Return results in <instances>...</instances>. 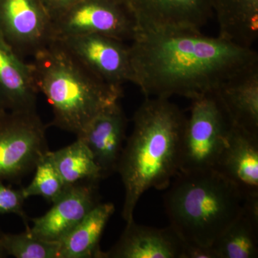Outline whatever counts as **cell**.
I'll return each instance as SVG.
<instances>
[{
    "mask_svg": "<svg viewBox=\"0 0 258 258\" xmlns=\"http://www.w3.org/2000/svg\"><path fill=\"white\" fill-rule=\"evenodd\" d=\"M129 47L133 83L146 98L195 99L258 67L252 47L200 30L139 31Z\"/></svg>",
    "mask_w": 258,
    "mask_h": 258,
    "instance_id": "6da1fadb",
    "label": "cell"
},
{
    "mask_svg": "<svg viewBox=\"0 0 258 258\" xmlns=\"http://www.w3.org/2000/svg\"><path fill=\"white\" fill-rule=\"evenodd\" d=\"M186 117L169 98H146L133 117V130L118 161L124 187L121 216L134 220L139 200L147 190L167 189L179 172Z\"/></svg>",
    "mask_w": 258,
    "mask_h": 258,
    "instance_id": "7a4b0ae2",
    "label": "cell"
},
{
    "mask_svg": "<svg viewBox=\"0 0 258 258\" xmlns=\"http://www.w3.org/2000/svg\"><path fill=\"white\" fill-rule=\"evenodd\" d=\"M32 57L37 90L52 108L50 125L78 137L97 115L123 96V88L98 79L57 40Z\"/></svg>",
    "mask_w": 258,
    "mask_h": 258,
    "instance_id": "3957f363",
    "label": "cell"
},
{
    "mask_svg": "<svg viewBox=\"0 0 258 258\" xmlns=\"http://www.w3.org/2000/svg\"><path fill=\"white\" fill-rule=\"evenodd\" d=\"M164 195L170 226L184 244L210 247L235 221L245 200L215 170L182 172Z\"/></svg>",
    "mask_w": 258,
    "mask_h": 258,
    "instance_id": "277c9868",
    "label": "cell"
},
{
    "mask_svg": "<svg viewBox=\"0 0 258 258\" xmlns=\"http://www.w3.org/2000/svg\"><path fill=\"white\" fill-rule=\"evenodd\" d=\"M191 101L181 143L182 172L213 169L232 124L215 93Z\"/></svg>",
    "mask_w": 258,
    "mask_h": 258,
    "instance_id": "5b68a950",
    "label": "cell"
},
{
    "mask_svg": "<svg viewBox=\"0 0 258 258\" xmlns=\"http://www.w3.org/2000/svg\"><path fill=\"white\" fill-rule=\"evenodd\" d=\"M47 125L35 112L0 111V181L19 183L48 153Z\"/></svg>",
    "mask_w": 258,
    "mask_h": 258,
    "instance_id": "8992f818",
    "label": "cell"
},
{
    "mask_svg": "<svg viewBox=\"0 0 258 258\" xmlns=\"http://www.w3.org/2000/svg\"><path fill=\"white\" fill-rule=\"evenodd\" d=\"M54 39L101 35L125 42L139 32L133 11L125 0H81L52 18Z\"/></svg>",
    "mask_w": 258,
    "mask_h": 258,
    "instance_id": "52a82bcc",
    "label": "cell"
},
{
    "mask_svg": "<svg viewBox=\"0 0 258 258\" xmlns=\"http://www.w3.org/2000/svg\"><path fill=\"white\" fill-rule=\"evenodd\" d=\"M0 35L22 57H33L55 40L41 0H0Z\"/></svg>",
    "mask_w": 258,
    "mask_h": 258,
    "instance_id": "ba28073f",
    "label": "cell"
},
{
    "mask_svg": "<svg viewBox=\"0 0 258 258\" xmlns=\"http://www.w3.org/2000/svg\"><path fill=\"white\" fill-rule=\"evenodd\" d=\"M89 72L107 84L123 88L134 82L130 47L125 42L101 35L57 39Z\"/></svg>",
    "mask_w": 258,
    "mask_h": 258,
    "instance_id": "9c48e42d",
    "label": "cell"
},
{
    "mask_svg": "<svg viewBox=\"0 0 258 258\" xmlns=\"http://www.w3.org/2000/svg\"><path fill=\"white\" fill-rule=\"evenodd\" d=\"M99 183L84 181L69 186L45 215L31 219L32 227L26 229L42 240L60 242L101 203Z\"/></svg>",
    "mask_w": 258,
    "mask_h": 258,
    "instance_id": "30bf717a",
    "label": "cell"
},
{
    "mask_svg": "<svg viewBox=\"0 0 258 258\" xmlns=\"http://www.w3.org/2000/svg\"><path fill=\"white\" fill-rule=\"evenodd\" d=\"M139 31L200 30L213 15L211 0H125Z\"/></svg>",
    "mask_w": 258,
    "mask_h": 258,
    "instance_id": "8fae6325",
    "label": "cell"
},
{
    "mask_svg": "<svg viewBox=\"0 0 258 258\" xmlns=\"http://www.w3.org/2000/svg\"><path fill=\"white\" fill-rule=\"evenodd\" d=\"M212 170L235 185L245 201L258 200V134L232 124Z\"/></svg>",
    "mask_w": 258,
    "mask_h": 258,
    "instance_id": "7c38bea8",
    "label": "cell"
},
{
    "mask_svg": "<svg viewBox=\"0 0 258 258\" xmlns=\"http://www.w3.org/2000/svg\"><path fill=\"white\" fill-rule=\"evenodd\" d=\"M127 123L124 111L118 102L97 115L76 137L91 151L103 179L117 171L126 140Z\"/></svg>",
    "mask_w": 258,
    "mask_h": 258,
    "instance_id": "4fadbf2b",
    "label": "cell"
},
{
    "mask_svg": "<svg viewBox=\"0 0 258 258\" xmlns=\"http://www.w3.org/2000/svg\"><path fill=\"white\" fill-rule=\"evenodd\" d=\"M184 243L171 226L155 228L126 222L119 240L101 258H181Z\"/></svg>",
    "mask_w": 258,
    "mask_h": 258,
    "instance_id": "5bb4252c",
    "label": "cell"
},
{
    "mask_svg": "<svg viewBox=\"0 0 258 258\" xmlns=\"http://www.w3.org/2000/svg\"><path fill=\"white\" fill-rule=\"evenodd\" d=\"M38 93L31 63L0 35V111H37Z\"/></svg>",
    "mask_w": 258,
    "mask_h": 258,
    "instance_id": "9a60e30c",
    "label": "cell"
},
{
    "mask_svg": "<svg viewBox=\"0 0 258 258\" xmlns=\"http://www.w3.org/2000/svg\"><path fill=\"white\" fill-rule=\"evenodd\" d=\"M215 93L232 124L258 134V67L230 79Z\"/></svg>",
    "mask_w": 258,
    "mask_h": 258,
    "instance_id": "2e32d148",
    "label": "cell"
},
{
    "mask_svg": "<svg viewBox=\"0 0 258 258\" xmlns=\"http://www.w3.org/2000/svg\"><path fill=\"white\" fill-rule=\"evenodd\" d=\"M219 36L252 47L258 38V0H211Z\"/></svg>",
    "mask_w": 258,
    "mask_h": 258,
    "instance_id": "e0dca14e",
    "label": "cell"
},
{
    "mask_svg": "<svg viewBox=\"0 0 258 258\" xmlns=\"http://www.w3.org/2000/svg\"><path fill=\"white\" fill-rule=\"evenodd\" d=\"M114 212L113 203L96 205L59 242V258H101L102 235Z\"/></svg>",
    "mask_w": 258,
    "mask_h": 258,
    "instance_id": "ac0fdd59",
    "label": "cell"
},
{
    "mask_svg": "<svg viewBox=\"0 0 258 258\" xmlns=\"http://www.w3.org/2000/svg\"><path fill=\"white\" fill-rule=\"evenodd\" d=\"M211 247L217 258L258 257V200L245 201L239 216Z\"/></svg>",
    "mask_w": 258,
    "mask_h": 258,
    "instance_id": "d6986e66",
    "label": "cell"
},
{
    "mask_svg": "<svg viewBox=\"0 0 258 258\" xmlns=\"http://www.w3.org/2000/svg\"><path fill=\"white\" fill-rule=\"evenodd\" d=\"M47 157L67 187L84 181H100L103 179L91 151L81 139L55 152L49 151Z\"/></svg>",
    "mask_w": 258,
    "mask_h": 258,
    "instance_id": "ffe728a7",
    "label": "cell"
},
{
    "mask_svg": "<svg viewBox=\"0 0 258 258\" xmlns=\"http://www.w3.org/2000/svg\"><path fill=\"white\" fill-rule=\"evenodd\" d=\"M1 244L6 256L16 258H59V242L38 238L28 229L18 234L4 232Z\"/></svg>",
    "mask_w": 258,
    "mask_h": 258,
    "instance_id": "44dd1931",
    "label": "cell"
},
{
    "mask_svg": "<svg viewBox=\"0 0 258 258\" xmlns=\"http://www.w3.org/2000/svg\"><path fill=\"white\" fill-rule=\"evenodd\" d=\"M67 188L47 154L35 168L31 182L21 190L25 200L30 197L40 196L52 204L63 195Z\"/></svg>",
    "mask_w": 258,
    "mask_h": 258,
    "instance_id": "7402d4cb",
    "label": "cell"
},
{
    "mask_svg": "<svg viewBox=\"0 0 258 258\" xmlns=\"http://www.w3.org/2000/svg\"><path fill=\"white\" fill-rule=\"evenodd\" d=\"M25 200L21 189H13L0 181V215L14 214L22 219L28 228V217L24 209Z\"/></svg>",
    "mask_w": 258,
    "mask_h": 258,
    "instance_id": "603a6c76",
    "label": "cell"
},
{
    "mask_svg": "<svg viewBox=\"0 0 258 258\" xmlns=\"http://www.w3.org/2000/svg\"><path fill=\"white\" fill-rule=\"evenodd\" d=\"M181 258H217V256L211 246L184 244Z\"/></svg>",
    "mask_w": 258,
    "mask_h": 258,
    "instance_id": "cb8c5ba5",
    "label": "cell"
},
{
    "mask_svg": "<svg viewBox=\"0 0 258 258\" xmlns=\"http://www.w3.org/2000/svg\"><path fill=\"white\" fill-rule=\"evenodd\" d=\"M51 18H54L81 0H41Z\"/></svg>",
    "mask_w": 258,
    "mask_h": 258,
    "instance_id": "d4e9b609",
    "label": "cell"
},
{
    "mask_svg": "<svg viewBox=\"0 0 258 258\" xmlns=\"http://www.w3.org/2000/svg\"><path fill=\"white\" fill-rule=\"evenodd\" d=\"M3 234L4 232H3V230L0 228V258H3L7 257L6 254H5L4 251H3V247H2V237H3Z\"/></svg>",
    "mask_w": 258,
    "mask_h": 258,
    "instance_id": "484cf974",
    "label": "cell"
}]
</instances>
